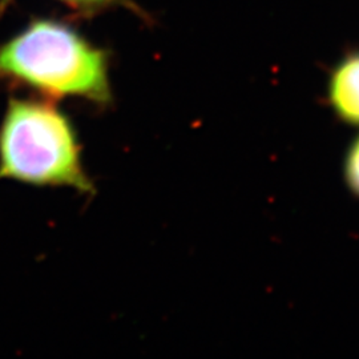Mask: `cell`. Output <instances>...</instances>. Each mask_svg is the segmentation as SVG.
Instances as JSON below:
<instances>
[{
	"instance_id": "6da1fadb",
	"label": "cell",
	"mask_w": 359,
	"mask_h": 359,
	"mask_svg": "<svg viewBox=\"0 0 359 359\" xmlns=\"http://www.w3.org/2000/svg\"><path fill=\"white\" fill-rule=\"evenodd\" d=\"M111 53L68 23L35 18L0 43V83L36 90L46 99L77 97L111 107Z\"/></svg>"
},
{
	"instance_id": "7a4b0ae2",
	"label": "cell",
	"mask_w": 359,
	"mask_h": 359,
	"mask_svg": "<svg viewBox=\"0 0 359 359\" xmlns=\"http://www.w3.org/2000/svg\"><path fill=\"white\" fill-rule=\"evenodd\" d=\"M0 180L95 193L81 163L76 129L48 99L8 102L0 123Z\"/></svg>"
},
{
	"instance_id": "3957f363",
	"label": "cell",
	"mask_w": 359,
	"mask_h": 359,
	"mask_svg": "<svg viewBox=\"0 0 359 359\" xmlns=\"http://www.w3.org/2000/svg\"><path fill=\"white\" fill-rule=\"evenodd\" d=\"M327 103L342 123L359 127V48L334 65L326 86Z\"/></svg>"
},
{
	"instance_id": "277c9868",
	"label": "cell",
	"mask_w": 359,
	"mask_h": 359,
	"mask_svg": "<svg viewBox=\"0 0 359 359\" xmlns=\"http://www.w3.org/2000/svg\"><path fill=\"white\" fill-rule=\"evenodd\" d=\"M16 0H0V16L7 13ZM63 3L68 8L75 11L77 15L90 18L107 10L112 8H126L132 13L137 15L142 20H148L147 13L133 0H57Z\"/></svg>"
},
{
	"instance_id": "5b68a950",
	"label": "cell",
	"mask_w": 359,
	"mask_h": 359,
	"mask_svg": "<svg viewBox=\"0 0 359 359\" xmlns=\"http://www.w3.org/2000/svg\"><path fill=\"white\" fill-rule=\"evenodd\" d=\"M344 172L347 188L359 198V135L348 145Z\"/></svg>"
}]
</instances>
